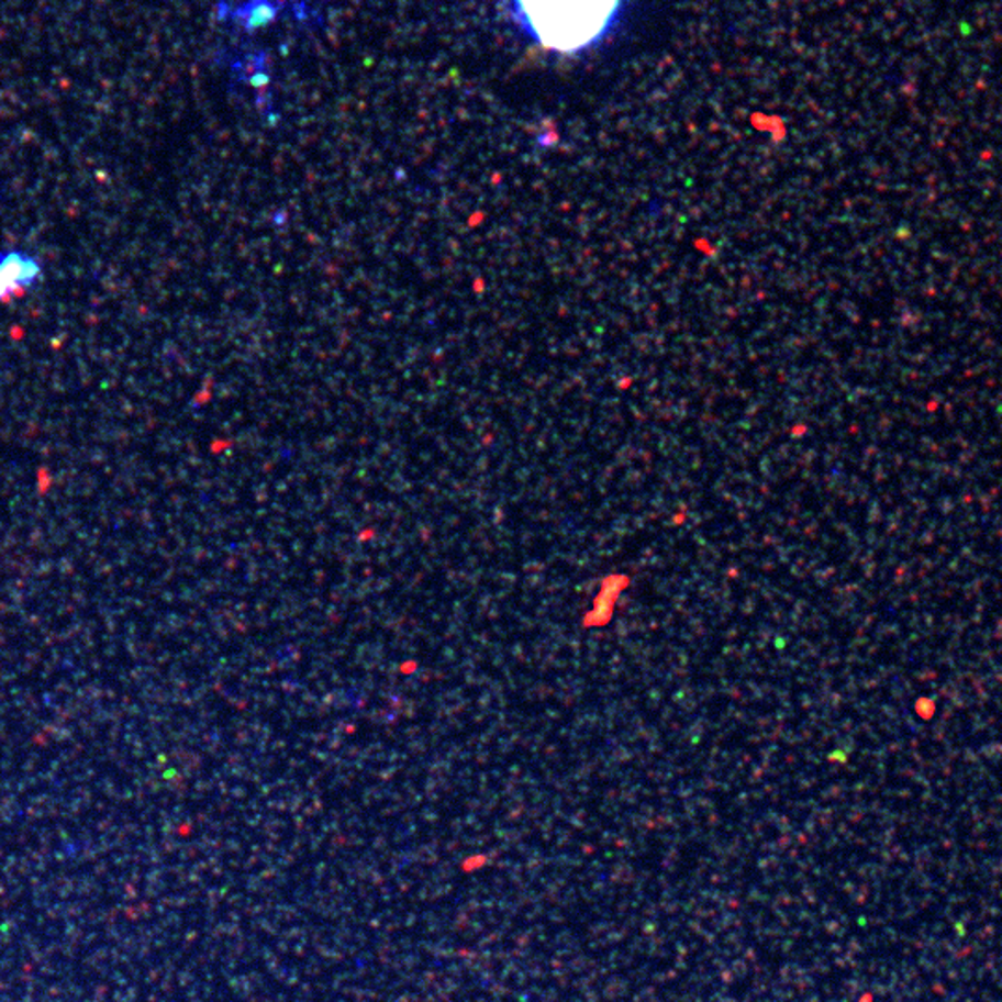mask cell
<instances>
[{
	"label": "cell",
	"mask_w": 1002,
	"mask_h": 1002,
	"mask_svg": "<svg viewBox=\"0 0 1002 1002\" xmlns=\"http://www.w3.org/2000/svg\"><path fill=\"white\" fill-rule=\"evenodd\" d=\"M622 0H516L533 36L555 53H579L608 32Z\"/></svg>",
	"instance_id": "1"
},
{
	"label": "cell",
	"mask_w": 1002,
	"mask_h": 1002,
	"mask_svg": "<svg viewBox=\"0 0 1002 1002\" xmlns=\"http://www.w3.org/2000/svg\"><path fill=\"white\" fill-rule=\"evenodd\" d=\"M43 271L42 258L31 250L23 247L0 250V303L31 292L42 282Z\"/></svg>",
	"instance_id": "2"
}]
</instances>
